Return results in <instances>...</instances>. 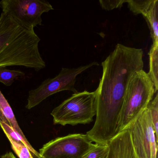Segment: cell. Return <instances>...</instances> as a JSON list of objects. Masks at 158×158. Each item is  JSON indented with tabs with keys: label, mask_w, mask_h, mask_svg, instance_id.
I'll list each match as a JSON object with an SVG mask.
<instances>
[{
	"label": "cell",
	"mask_w": 158,
	"mask_h": 158,
	"mask_svg": "<svg viewBox=\"0 0 158 158\" xmlns=\"http://www.w3.org/2000/svg\"><path fill=\"white\" fill-rule=\"evenodd\" d=\"M143 51L118 44L102 63V77L96 89V119L86 135L96 144H108L121 132L127 89L133 75L143 70Z\"/></svg>",
	"instance_id": "cell-1"
},
{
	"label": "cell",
	"mask_w": 158,
	"mask_h": 158,
	"mask_svg": "<svg viewBox=\"0 0 158 158\" xmlns=\"http://www.w3.org/2000/svg\"><path fill=\"white\" fill-rule=\"evenodd\" d=\"M40 38L10 15H0V68L21 66L38 71L46 67L40 52Z\"/></svg>",
	"instance_id": "cell-2"
},
{
	"label": "cell",
	"mask_w": 158,
	"mask_h": 158,
	"mask_svg": "<svg viewBox=\"0 0 158 158\" xmlns=\"http://www.w3.org/2000/svg\"><path fill=\"white\" fill-rule=\"evenodd\" d=\"M155 93L154 85L148 74L142 70L133 75L126 93L121 132L127 129L130 124L146 110Z\"/></svg>",
	"instance_id": "cell-3"
},
{
	"label": "cell",
	"mask_w": 158,
	"mask_h": 158,
	"mask_svg": "<svg viewBox=\"0 0 158 158\" xmlns=\"http://www.w3.org/2000/svg\"><path fill=\"white\" fill-rule=\"evenodd\" d=\"M96 111V91H84L74 93L54 108L51 114L54 124L75 126L93 122Z\"/></svg>",
	"instance_id": "cell-4"
},
{
	"label": "cell",
	"mask_w": 158,
	"mask_h": 158,
	"mask_svg": "<svg viewBox=\"0 0 158 158\" xmlns=\"http://www.w3.org/2000/svg\"><path fill=\"white\" fill-rule=\"evenodd\" d=\"M94 65H99V64L94 62L78 68H62L55 77L44 80L38 87L29 91L26 108L31 110L50 96L60 91L69 90L77 93L78 91L75 88L77 76Z\"/></svg>",
	"instance_id": "cell-5"
},
{
	"label": "cell",
	"mask_w": 158,
	"mask_h": 158,
	"mask_svg": "<svg viewBox=\"0 0 158 158\" xmlns=\"http://www.w3.org/2000/svg\"><path fill=\"white\" fill-rule=\"evenodd\" d=\"M96 145L86 134H69L44 144L39 153L40 158H83Z\"/></svg>",
	"instance_id": "cell-6"
},
{
	"label": "cell",
	"mask_w": 158,
	"mask_h": 158,
	"mask_svg": "<svg viewBox=\"0 0 158 158\" xmlns=\"http://www.w3.org/2000/svg\"><path fill=\"white\" fill-rule=\"evenodd\" d=\"M0 8L2 12L31 28L42 25V14L54 10L45 0H2Z\"/></svg>",
	"instance_id": "cell-7"
},
{
	"label": "cell",
	"mask_w": 158,
	"mask_h": 158,
	"mask_svg": "<svg viewBox=\"0 0 158 158\" xmlns=\"http://www.w3.org/2000/svg\"><path fill=\"white\" fill-rule=\"evenodd\" d=\"M127 129L137 158H157L158 142L148 108Z\"/></svg>",
	"instance_id": "cell-8"
},
{
	"label": "cell",
	"mask_w": 158,
	"mask_h": 158,
	"mask_svg": "<svg viewBox=\"0 0 158 158\" xmlns=\"http://www.w3.org/2000/svg\"><path fill=\"white\" fill-rule=\"evenodd\" d=\"M108 144V158H137L127 129L120 132Z\"/></svg>",
	"instance_id": "cell-9"
},
{
	"label": "cell",
	"mask_w": 158,
	"mask_h": 158,
	"mask_svg": "<svg viewBox=\"0 0 158 158\" xmlns=\"http://www.w3.org/2000/svg\"><path fill=\"white\" fill-rule=\"evenodd\" d=\"M1 122L7 124L23 137L26 138L17 123L10 105L0 90V123Z\"/></svg>",
	"instance_id": "cell-10"
},
{
	"label": "cell",
	"mask_w": 158,
	"mask_h": 158,
	"mask_svg": "<svg viewBox=\"0 0 158 158\" xmlns=\"http://www.w3.org/2000/svg\"><path fill=\"white\" fill-rule=\"evenodd\" d=\"M152 40V44H158V1L154 0L149 10L144 16Z\"/></svg>",
	"instance_id": "cell-11"
},
{
	"label": "cell",
	"mask_w": 158,
	"mask_h": 158,
	"mask_svg": "<svg viewBox=\"0 0 158 158\" xmlns=\"http://www.w3.org/2000/svg\"><path fill=\"white\" fill-rule=\"evenodd\" d=\"M148 55L149 71L148 74L153 82L156 93L158 90V44H152Z\"/></svg>",
	"instance_id": "cell-12"
},
{
	"label": "cell",
	"mask_w": 158,
	"mask_h": 158,
	"mask_svg": "<svg viewBox=\"0 0 158 158\" xmlns=\"http://www.w3.org/2000/svg\"><path fill=\"white\" fill-rule=\"evenodd\" d=\"M0 127L2 128L7 138L11 139L14 141L18 143L23 144L26 146L32 154L35 155L36 158H40L39 153L33 148L26 138H24L20 134L14 131V129L10 126L4 123H0Z\"/></svg>",
	"instance_id": "cell-13"
},
{
	"label": "cell",
	"mask_w": 158,
	"mask_h": 158,
	"mask_svg": "<svg viewBox=\"0 0 158 158\" xmlns=\"http://www.w3.org/2000/svg\"><path fill=\"white\" fill-rule=\"evenodd\" d=\"M154 0H127L128 7L135 15H146Z\"/></svg>",
	"instance_id": "cell-14"
},
{
	"label": "cell",
	"mask_w": 158,
	"mask_h": 158,
	"mask_svg": "<svg viewBox=\"0 0 158 158\" xmlns=\"http://www.w3.org/2000/svg\"><path fill=\"white\" fill-rule=\"evenodd\" d=\"M25 73L20 70L0 68V82L6 86L11 85L16 79L24 76Z\"/></svg>",
	"instance_id": "cell-15"
},
{
	"label": "cell",
	"mask_w": 158,
	"mask_h": 158,
	"mask_svg": "<svg viewBox=\"0 0 158 158\" xmlns=\"http://www.w3.org/2000/svg\"><path fill=\"white\" fill-rule=\"evenodd\" d=\"M147 108L149 110L156 140L158 142V93L149 102Z\"/></svg>",
	"instance_id": "cell-16"
},
{
	"label": "cell",
	"mask_w": 158,
	"mask_h": 158,
	"mask_svg": "<svg viewBox=\"0 0 158 158\" xmlns=\"http://www.w3.org/2000/svg\"><path fill=\"white\" fill-rule=\"evenodd\" d=\"M108 144H96V146L83 158H108Z\"/></svg>",
	"instance_id": "cell-17"
},
{
	"label": "cell",
	"mask_w": 158,
	"mask_h": 158,
	"mask_svg": "<svg viewBox=\"0 0 158 158\" xmlns=\"http://www.w3.org/2000/svg\"><path fill=\"white\" fill-rule=\"evenodd\" d=\"M10 142L14 151L19 158H34L28 148L23 144L18 143L10 138H8Z\"/></svg>",
	"instance_id": "cell-18"
},
{
	"label": "cell",
	"mask_w": 158,
	"mask_h": 158,
	"mask_svg": "<svg viewBox=\"0 0 158 158\" xmlns=\"http://www.w3.org/2000/svg\"><path fill=\"white\" fill-rule=\"evenodd\" d=\"M100 4L103 10L110 11L115 9H120L126 2L124 0H100Z\"/></svg>",
	"instance_id": "cell-19"
},
{
	"label": "cell",
	"mask_w": 158,
	"mask_h": 158,
	"mask_svg": "<svg viewBox=\"0 0 158 158\" xmlns=\"http://www.w3.org/2000/svg\"><path fill=\"white\" fill-rule=\"evenodd\" d=\"M1 158H16L15 157L13 153L12 152H7V153L2 155L1 157Z\"/></svg>",
	"instance_id": "cell-20"
}]
</instances>
